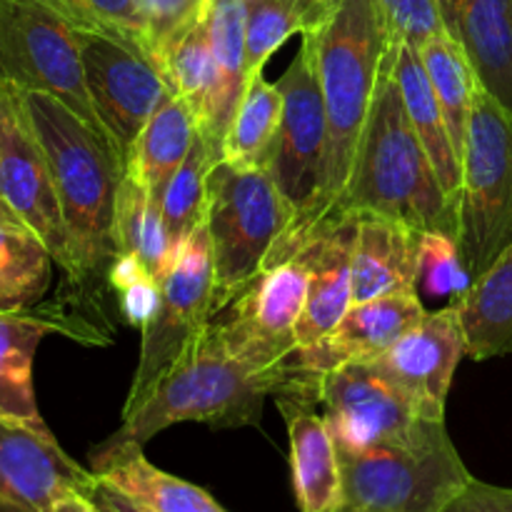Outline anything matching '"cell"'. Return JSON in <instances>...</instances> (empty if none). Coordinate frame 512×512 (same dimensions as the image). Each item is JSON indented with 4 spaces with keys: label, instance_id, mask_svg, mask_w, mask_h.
Segmentation results:
<instances>
[{
    "label": "cell",
    "instance_id": "cell-11",
    "mask_svg": "<svg viewBox=\"0 0 512 512\" xmlns=\"http://www.w3.org/2000/svg\"><path fill=\"white\" fill-rule=\"evenodd\" d=\"M78 40L90 103L125 168L140 130L173 93L143 50L98 33H78Z\"/></svg>",
    "mask_w": 512,
    "mask_h": 512
},
{
    "label": "cell",
    "instance_id": "cell-25",
    "mask_svg": "<svg viewBox=\"0 0 512 512\" xmlns=\"http://www.w3.org/2000/svg\"><path fill=\"white\" fill-rule=\"evenodd\" d=\"M245 18H248L245 0H208V8H205L218 83H215L213 100H210L208 115L200 123V130L210 135L215 143H220V148H223V138L228 133V125L243 98L250 75Z\"/></svg>",
    "mask_w": 512,
    "mask_h": 512
},
{
    "label": "cell",
    "instance_id": "cell-30",
    "mask_svg": "<svg viewBox=\"0 0 512 512\" xmlns=\"http://www.w3.org/2000/svg\"><path fill=\"white\" fill-rule=\"evenodd\" d=\"M283 115V93L263 70L248 75L245 93L223 138V160L233 165H268Z\"/></svg>",
    "mask_w": 512,
    "mask_h": 512
},
{
    "label": "cell",
    "instance_id": "cell-19",
    "mask_svg": "<svg viewBox=\"0 0 512 512\" xmlns=\"http://www.w3.org/2000/svg\"><path fill=\"white\" fill-rule=\"evenodd\" d=\"M443 13L480 88L512 115V0H443Z\"/></svg>",
    "mask_w": 512,
    "mask_h": 512
},
{
    "label": "cell",
    "instance_id": "cell-21",
    "mask_svg": "<svg viewBox=\"0 0 512 512\" xmlns=\"http://www.w3.org/2000/svg\"><path fill=\"white\" fill-rule=\"evenodd\" d=\"M390 55H393V75L410 125L418 133L420 143H423L425 153L433 163L440 190L458 208L460 183H463V160L455 153L448 123H445V115L440 110L438 98H435L423 58H420L418 48L408 43L390 45Z\"/></svg>",
    "mask_w": 512,
    "mask_h": 512
},
{
    "label": "cell",
    "instance_id": "cell-26",
    "mask_svg": "<svg viewBox=\"0 0 512 512\" xmlns=\"http://www.w3.org/2000/svg\"><path fill=\"white\" fill-rule=\"evenodd\" d=\"M198 133L200 118L193 105L180 95H170L135 138L125 163V175L138 180L160 200L168 180L188 158Z\"/></svg>",
    "mask_w": 512,
    "mask_h": 512
},
{
    "label": "cell",
    "instance_id": "cell-43",
    "mask_svg": "<svg viewBox=\"0 0 512 512\" xmlns=\"http://www.w3.org/2000/svg\"><path fill=\"white\" fill-rule=\"evenodd\" d=\"M0 512H30L28 508H23V505H18L15 500L5 498V495H0Z\"/></svg>",
    "mask_w": 512,
    "mask_h": 512
},
{
    "label": "cell",
    "instance_id": "cell-44",
    "mask_svg": "<svg viewBox=\"0 0 512 512\" xmlns=\"http://www.w3.org/2000/svg\"><path fill=\"white\" fill-rule=\"evenodd\" d=\"M93 500H95V505H98V510H100V512H118L115 508H110V505L105 503L103 498H98V495H95V493H93Z\"/></svg>",
    "mask_w": 512,
    "mask_h": 512
},
{
    "label": "cell",
    "instance_id": "cell-23",
    "mask_svg": "<svg viewBox=\"0 0 512 512\" xmlns=\"http://www.w3.org/2000/svg\"><path fill=\"white\" fill-rule=\"evenodd\" d=\"M288 420L290 468L303 512H335L340 498L338 448L325 418L313 413V403L280 398Z\"/></svg>",
    "mask_w": 512,
    "mask_h": 512
},
{
    "label": "cell",
    "instance_id": "cell-10",
    "mask_svg": "<svg viewBox=\"0 0 512 512\" xmlns=\"http://www.w3.org/2000/svg\"><path fill=\"white\" fill-rule=\"evenodd\" d=\"M215 315V270L210 248L208 213L195 225L165 280L160 283V303L150 323L143 328L140 360L133 385L123 405V415L138 408L165 378L180 355L213 323Z\"/></svg>",
    "mask_w": 512,
    "mask_h": 512
},
{
    "label": "cell",
    "instance_id": "cell-41",
    "mask_svg": "<svg viewBox=\"0 0 512 512\" xmlns=\"http://www.w3.org/2000/svg\"><path fill=\"white\" fill-rule=\"evenodd\" d=\"M50 512H100V510L98 505H95L93 495L73 490V493H65L63 498L55 500L53 510Z\"/></svg>",
    "mask_w": 512,
    "mask_h": 512
},
{
    "label": "cell",
    "instance_id": "cell-40",
    "mask_svg": "<svg viewBox=\"0 0 512 512\" xmlns=\"http://www.w3.org/2000/svg\"><path fill=\"white\" fill-rule=\"evenodd\" d=\"M443 512H512V488L470 480L460 495H455Z\"/></svg>",
    "mask_w": 512,
    "mask_h": 512
},
{
    "label": "cell",
    "instance_id": "cell-42",
    "mask_svg": "<svg viewBox=\"0 0 512 512\" xmlns=\"http://www.w3.org/2000/svg\"><path fill=\"white\" fill-rule=\"evenodd\" d=\"M93 493L98 495V498H103L105 503L110 505V508H115L118 512H150L148 508H143V505L135 503V500L125 498V495L118 493V490H113V488H108V485H103V483H100V480H98V485H95Z\"/></svg>",
    "mask_w": 512,
    "mask_h": 512
},
{
    "label": "cell",
    "instance_id": "cell-12",
    "mask_svg": "<svg viewBox=\"0 0 512 512\" xmlns=\"http://www.w3.org/2000/svg\"><path fill=\"white\" fill-rule=\"evenodd\" d=\"M0 198L43 238L63 270V283L73 275L68 230L48 158L33 128L23 93L0 83Z\"/></svg>",
    "mask_w": 512,
    "mask_h": 512
},
{
    "label": "cell",
    "instance_id": "cell-13",
    "mask_svg": "<svg viewBox=\"0 0 512 512\" xmlns=\"http://www.w3.org/2000/svg\"><path fill=\"white\" fill-rule=\"evenodd\" d=\"M308 263L300 253L275 260L233 300V313L215 320L230 348L245 360L278 368L298 348L295 325L308 298Z\"/></svg>",
    "mask_w": 512,
    "mask_h": 512
},
{
    "label": "cell",
    "instance_id": "cell-35",
    "mask_svg": "<svg viewBox=\"0 0 512 512\" xmlns=\"http://www.w3.org/2000/svg\"><path fill=\"white\" fill-rule=\"evenodd\" d=\"M35 3L53 10L78 33L108 35L150 55L148 28L135 0H35Z\"/></svg>",
    "mask_w": 512,
    "mask_h": 512
},
{
    "label": "cell",
    "instance_id": "cell-38",
    "mask_svg": "<svg viewBox=\"0 0 512 512\" xmlns=\"http://www.w3.org/2000/svg\"><path fill=\"white\" fill-rule=\"evenodd\" d=\"M148 28L150 55L158 63L163 50L205 15L208 0H135Z\"/></svg>",
    "mask_w": 512,
    "mask_h": 512
},
{
    "label": "cell",
    "instance_id": "cell-8",
    "mask_svg": "<svg viewBox=\"0 0 512 512\" xmlns=\"http://www.w3.org/2000/svg\"><path fill=\"white\" fill-rule=\"evenodd\" d=\"M0 83L53 95L108 138L85 85L78 30L35 0H0Z\"/></svg>",
    "mask_w": 512,
    "mask_h": 512
},
{
    "label": "cell",
    "instance_id": "cell-3",
    "mask_svg": "<svg viewBox=\"0 0 512 512\" xmlns=\"http://www.w3.org/2000/svg\"><path fill=\"white\" fill-rule=\"evenodd\" d=\"M363 213L395 220L418 233H448L453 238L458 233V208L440 190L433 163L410 125L395 83L390 48L355 150L348 185L330 218Z\"/></svg>",
    "mask_w": 512,
    "mask_h": 512
},
{
    "label": "cell",
    "instance_id": "cell-39",
    "mask_svg": "<svg viewBox=\"0 0 512 512\" xmlns=\"http://www.w3.org/2000/svg\"><path fill=\"white\" fill-rule=\"evenodd\" d=\"M160 303V283L150 273L120 290V315L128 325L143 330Z\"/></svg>",
    "mask_w": 512,
    "mask_h": 512
},
{
    "label": "cell",
    "instance_id": "cell-36",
    "mask_svg": "<svg viewBox=\"0 0 512 512\" xmlns=\"http://www.w3.org/2000/svg\"><path fill=\"white\" fill-rule=\"evenodd\" d=\"M473 285L458 243L448 233H423L418 260V295L430 300H458Z\"/></svg>",
    "mask_w": 512,
    "mask_h": 512
},
{
    "label": "cell",
    "instance_id": "cell-22",
    "mask_svg": "<svg viewBox=\"0 0 512 512\" xmlns=\"http://www.w3.org/2000/svg\"><path fill=\"white\" fill-rule=\"evenodd\" d=\"M90 473L108 488L135 500L150 512H228L203 488L155 468L143 448H95Z\"/></svg>",
    "mask_w": 512,
    "mask_h": 512
},
{
    "label": "cell",
    "instance_id": "cell-32",
    "mask_svg": "<svg viewBox=\"0 0 512 512\" xmlns=\"http://www.w3.org/2000/svg\"><path fill=\"white\" fill-rule=\"evenodd\" d=\"M220 160H223L220 143H215L210 135L200 130L188 158L180 163V168L175 170L173 178L165 185L163 195H160V210H163L168 238L178 253L188 235L195 230V225L208 213L210 173Z\"/></svg>",
    "mask_w": 512,
    "mask_h": 512
},
{
    "label": "cell",
    "instance_id": "cell-31",
    "mask_svg": "<svg viewBox=\"0 0 512 512\" xmlns=\"http://www.w3.org/2000/svg\"><path fill=\"white\" fill-rule=\"evenodd\" d=\"M418 53L423 58L425 70H428L430 85H433L435 98H438L440 110L445 115V123H448L455 153L463 160L473 100L480 88L473 65L450 33L430 38L423 48H418Z\"/></svg>",
    "mask_w": 512,
    "mask_h": 512
},
{
    "label": "cell",
    "instance_id": "cell-7",
    "mask_svg": "<svg viewBox=\"0 0 512 512\" xmlns=\"http://www.w3.org/2000/svg\"><path fill=\"white\" fill-rule=\"evenodd\" d=\"M455 243L470 280L512 243V115L483 88L475 93L463 150Z\"/></svg>",
    "mask_w": 512,
    "mask_h": 512
},
{
    "label": "cell",
    "instance_id": "cell-33",
    "mask_svg": "<svg viewBox=\"0 0 512 512\" xmlns=\"http://www.w3.org/2000/svg\"><path fill=\"white\" fill-rule=\"evenodd\" d=\"M335 0H245L248 73L265 68L270 55L295 33H308L328 15Z\"/></svg>",
    "mask_w": 512,
    "mask_h": 512
},
{
    "label": "cell",
    "instance_id": "cell-20",
    "mask_svg": "<svg viewBox=\"0 0 512 512\" xmlns=\"http://www.w3.org/2000/svg\"><path fill=\"white\" fill-rule=\"evenodd\" d=\"M423 233L380 215H358L353 250V303L418 290Z\"/></svg>",
    "mask_w": 512,
    "mask_h": 512
},
{
    "label": "cell",
    "instance_id": "cell-4",
    "mask_svg": "<svg viewBox=\"0 0 512 512\" xmlns=\"http://www.w3.org/2000/svg\"><path fill=\"white\" fill-rule=\"evenodd\" d=\"M303 35L313 43L328 143H325L318 205L300 240L315 225L330 218L348 185L355 150L390 48L388 28L378 0H335L328 15Z\"/></svg>",
    "mask_w": 512,
    "mask_h": 512
},
{
    "label": "cell",
    "instance_id": "cell-15",
    "mask_svg": "<svg viewBox=\"0 0 512 512\" xmlns=\"http://www.w3.org/2000/svg\"><path fill=\"white\" fill-rule=\"evenodd\" d=\"M463 355H468L463 325L453 305H448L425 313L398 343L365 363L390 380L423 418L445 420V400Z\"/></svg>",
    "mask_w": 512,
    "mask_h": 512
},
{
    "label": "cell",
    "instance_id": "cell-5",
    "mask_svg": "<svg viewBox=\"0 0 512 512\" xmlns=\"http://www.w3.org/2000/svg\"><path fill=\"white\" fill-rule=\"evenodd\" d=\"M335 512H443L473 475L445 430L423 420L410 438L368 450H338Z\"/></svg>",
    "mask_w": 512,
    "mask_h": 512
},
{
    "label": "cell",
    "instance_id": "cell-17",
    "mask_svg": "<svg viewBox=\"0 0 512 512\" xmlns=\"http://www.w3.org/2000/svg\"><path fill=\"white\" fill-rule=\"evenodd\" d=\"M418 290L353 303L338 325L318 343L295 348L288 355L290 368L320 378L348 363H363L383 355L413 325L425 318Z\"/></svg>",
    "mask_w": 512,
    "mask_h": 512
},
{
    "label": "cell",
    "instance_id": "cell-9",
    "mask_svg": "<svg viewBox=\"0 0 512 512\" xmlns=\"http://www.w3.org/2000/svg\"><path fill=\"white\" fill-rule=\"evenodd\" d=\"M278 88L283 93V115H280L268 170L283 198L293 208V223H290L288 233L280 238L270 263L293 253L300 235L308 230L320 198L328 125H325L323 93H320L313 43L305 35L300 53L278 80Z\"/></svg>",
    "mask_w": 512,
    "mask_h": 512
},
{
    "label": "cell",
    "instance_id": "cell-24",
    "mask_svg": "<svg viewBox=\"0 0 512 512\" xmlns=\"http://www.w3.org/2000/svg\"><path fill=\"white\" fill-rule=\"evenodd\" d=\"M465 350L475 360L512 353V243L458 300Z\"/></svg>",
    "mask_w": 512,
    "mask_h": 512
},
{
    "label": "cell",
    "instance_id": "cell-28",
    "mask_svg": "<svg viewBox=\"0 0 512 512\" xmlns=\"http://www.w3.org/2000/svg\"><path fill=\"white\" fill-rule=\"evenodd\" d=\"M55 333L35 308L0 310V415H10L35 428H48L40 418L33 388V360L40 340Z\"/></svg>",
    "mask_w": 512,
    "mask_h": 512
},
{
    "label": "cell",
    "instance_id": "cell-29",
    "mask_svg": "<svg viewBox=\"0 0 512 512\" xmlns=\"http://www.w3.org/2000/svg\"><path fill=\"white\" fill-rule=\"evenodd\" d=\"M113 235L118 255H138L148 273L163 283L173 268L178 250L168 238L160 200L130 175H123L118 190Z\"/></svg>",
    "mask_w": 512,
    "mask_h": 512
},
{
    "label": "cell",
    "instance_id": "cell-1",
    "mask_svg": "<svg viewBox=\"0 0 512 512\" xmlns=\"http://www.w3.org/2000/svg\"><path fill=\"white\" fill-rule=\"evenodd\" d=\"M33 128L48 158L60 213L73 255V275L63 293L48 305H35L55 333H73L78 303L108 285L118 258L115 248V203L125 168L108 138L80 120L68 105L45 93H23Z\"/></svg>",
    "mask_w": 512,
    "mask_h": 512
},
{
    "label": "cell",
    "instance_id": "cell-16",
    "mask_svg": "<svg viewBox=\"0 0 512 512\" xmlns=\"http://www.w3.org/2000/svg\"><path fill=\"white\" fill-rule=\"evenodd\" d=\"M98 478L80 468L50 428L0 415V495L30 512H50L65 493L93 495Z\"/></svg>",
    "mask_w": 512,
    "mask_h": 512
},
{
    "label": "cell",
    "instance_id": "cell-2",
    "mask_svg": "<svg viewBox=\"0 0 512 512\" xmlns=\"http://www.w3.org/2000/svg\"><path fill=\"white\" fill-rule=\"evenodd\" d=\"M268 395L318 403V383L313 375L290 368L288 360L278 368H265L240 358L213 320L153 393L123 415V425L100 448H143L178 423H205L210 428L258 425Z\"/></svg>",
    "mask_w": 512,
    "mask_h": 512
},
{
    "label": "cell",
    "instance_id": "cell-14",
    "mask_svg": "<svg viewBox=\"0 0 512 512\" xmlns=\"http://www.w3.org/2000/svg\"><path fill=\"white\" fill-rule=\"evenodd\" d=\"M318 403L338 450L398 443L420 428L423 415L370 363H348L318 378Z\"/></svg>",
    "mask_w": 512,
    "mask_h": 512
},
{
    "label": "cell",
    "instance_id": "cell-34",
    "mask_svg": "<svg viewBox=\"0 0 512 512\" xmlns=\"http://www.w3.org/2000/svg\"><path fill=\"white\" fill-rule=\"evenodd\" d=\"M158 68L170 93L188 100L203 123L210 100H213L215 83H218V68H215L205 15L163 50V55L158 58Z\"/></svg>",
    "mask_w": 512,
    "mask_h": 512
},
{
    "label": "cell",
    "instance_id": "cell-37",
    "mask_svg": "<svg viewBox=\"0 0 512 512\" xmlns=\"http://www.w3.org/2000/svg\"><path fill=\"white\" fill-rule=\"evenodd\" d=\"M383 10L390 45L408 43L423 48L435 35L448 33L445 28L443 0H378Z\"/></svg>",
    "mask_w": 512,
    "mask_h": 512
},
{
    "label": "cell",
    "instance_id": "cell-27",
    "mask_svg": "<svg viewBox=\"0 0 512 512\" xmlns=\"http://www.w3.org/2000/svg\"><path fill=\"white\" fill-rule=\"evenodd\" d=\"M53 255L38 233L0 198V310H28L53 280Z\"/></svg>",
    "mask_w": 512,
    "mask_h": 512
},
{
    "label": "cell",
    "instance_id": "cell-6",
    "mask_svg": "<svg viewBox=\"0 0 512 512\" xmlns=\"http://www.w3.org/2000/svg\"><path fill=\"white\" fill-rule=\"evenodd\" d=\"M293 223V208L268 165L220 160L208 183V230L215 270V315L253 283L270 263Z\"/></svg>",
    "mask_w": 512,
    "mask_h": 512
},
{
    "label": "cell",
    "instance_id": "cell-18",
    "mask_svg": "<svg viewBox=\"0 0 512 512\" xmlns=\"http://www.w3.org/2000/svg\"><path fill=\"white\" fill-rule=\"evenodd\" d=\"M355 233L358 215H335L315 225L295 248L310 270L308 298L295 325L298 348L325 338L353 305Z\"/></svg>",
    "mask_w": 512,
    "mask_h": 512
}]
</instances>
